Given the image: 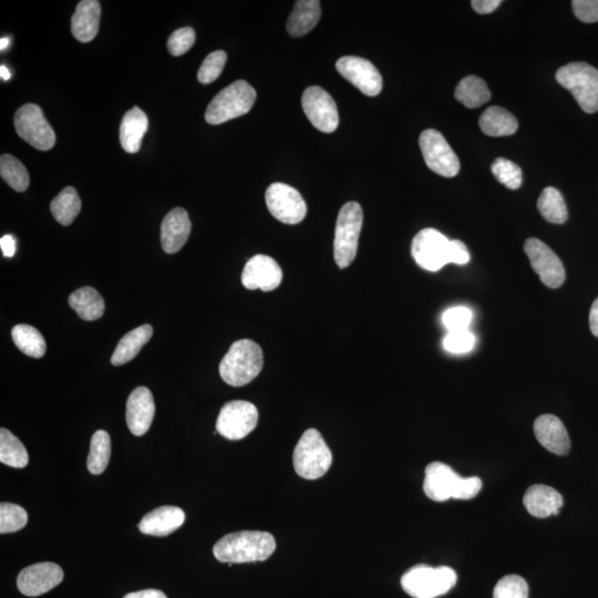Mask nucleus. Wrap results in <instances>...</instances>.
I'll use <instances>...</instances> for the list:
<instances>
[{"mask_svg":"<svg viewBox=\"0 0 598 598\" xmlns=\"http://www.w3.org/2000/svg\"><path fill=\"white\" fill-rule=\"evenodd\" d=\"M571 7L580 21L586 24L598 21V0H574Z\"/></svg>","mask_w":598,"mask_h":598,"instance_id":"obj_44","label":"nucleus"},{"mask_svg":"<svg viewBox=\"0 0 598 598\" xmlns=\"http://www.w3.org/2000/svg\"><path fill=\"white\" fill-rule=\"evenodd\" d=\"M454 97L467 108L476 109L491 99V92L481 78L468 75L456 86Z\"/></svg>","mask_w":598,"mask_h":598,"instance_id":"obj_30","label":"nucleus"},{"mask_svg":"<svg viewBox=\"0 0 598 598\" xmlns=\"http://www.w3.org/2000/svg\"><path fill=\"white\" fill-rule=\"evenodd\" d=\"M0 462L15 469H24L29 462L28 452L22 442L9 430H0Z\"/></svg>","mask_w":598,"mask_h":598,"instance_id":"obj_33","label":"nucleus"},{"mask_svg":"<svg viewBox=\"0 0 598 598\" xmlns=\"http://www.w3.org/2000/svg\"><path fill=\"white\" fill-rule=\"evenodd\" d=\"M259 411L252 403L234 400L225 403L216 420V431L229 440H242L256 428Z\"/></svg>","mask_w":598,"mask_h":598,"instance_id":"obj_9","label":"nucleus"},{"mask_svg":"<svg viewBox=\"0 0 598 598\" xmlns=\"http://www.w3.org/2000/svg\"><path fill=\"white\" fill-rule=\"evenodd\" d=\"M523 503L532 516L545 518L557 516L564 501L560 492L553 487L535 485L527 489Z\"/></svg>","mask_w":598,"mask_h":598,"instance_id":"obj_23","label":"nucleus"},{"mask_svg":"<svg viewBox=\"0 0 598 598\" xmlns=\"http://www.w3.org/2000/svg\"><path fill=\"white\" fill-rule=\"evenodd\" d=\"M0 175L17 192H25L30 183L29 173L19 159L11 154L0 158Z\"/></svg>","mask_w":598,"mask_h":598,"instance_id":"obj_36","label":"nucleus"},{"mask_svg":"<svg viewBox=\"0 0 598 598\" xmlns=\"http://www.w3.org/2000/svg\"><path fill=\"white\" fill-rule=\"evenodd\" d=\"M538 208L540 214L549 223H565L567 216H569L564 198H563L560 190L551 188V186L544 189L542 194L540 195Z\"/></svg>","mask_w":598,"mask_h":598,"instance_id":"obj_34","label":"nucleus"},{"mask_svg":"<svg viewBox=\"0 0 598 598\" xmlns=\"http://www.w3.org/2000/svg\"><path fill=\"white\" fill-rule=\"evenodd\" d=\"M321 2L318 0H299L287 21V31L291 37L299 38L307 35L321 19Z\"/></svg>","mask_w":598,"mask_h":598,"instance_id":"obj_26","label":"nucleus"},{"mask_svg":"<svg viewBox=\"0 0 598 598\" xmlns=\"http://www.w3.org/2000/svg\"><path fill=\"white\" fill-rule=\"evenodd\" d=\"M363 213L361 204L346 203L337 217L334 257L338 268H347L357 255L359 237H361Z\"/></svg>","mask_w":598,"mask_h":598,"instance_id":"obj_8","label":"nucleus"},{"mask_svg":"<svg viewBox=\"0 0 598 598\" xmlns=\"http://www.w3.org/2000/svg\"><path fill=\"white\" fill-rule=\"evenodd\" d=\"M336 69L363 95L376 97L383 90V77L369 60L346 56L336 62Z\"/></svg>","mask_w":598,"mask_h":598,"instance_id":"obj_16","label":"nucleus"},{"mask_svg":"<svg viewBox=\"0 0 598 598\" xmlns=\"http://www.w3.org/2000/svg\"><path fill=\"white\" fill-rule=\"evenodd\" d=\"M153 335V328L150 325H142L136 328L122 337L115 348L111 362L113 366H121L130 362L133 358L139 354L144 346L149 343Z\"/></svg>","mask_w":598,"mask_h":598,"instance_id":"obj_27","label":"nucleus"},{"mask_svg":"<svg viewBox=\"0 0 598 598\" xmlns=\"http://www.w3.org/2000/svg\"><path fill=\"white\" fill-rule=\"evenodd\" d=\"M0 74H2L3 80L11 79V73H9V70L4 66H2V68H0Z\"/></svg>","mask_w":598,"mask_h":598,"instance_id":"obj_50","label":"nucleus"},{"mask_svg":"<svg viewBox=\"0 0 598 598\" xmlns=\"http://www.w3.org/2000/svg\"><path fill=\"white\" fill-rule=\"evenodd\" d=\"M276 548L274 536L268 532L239 531L223 536L213 548L217 561L229 564L263 562Z\"/></svg>","mask_w":598,"mask_h":598,"instance_id":"obj_1","label":"nucleus"},{"mask_svg":"<svg viewBox=\"0 0 598 598\" xmlns=\"http://www.w3.org/2000/svg\"><path fill=\"white\" fill-rule=\"evenodd\" d=\"M476 345V337L471 331H449L443 339V347L451 353H465L471 352Z\"/></svg>","mask_w":598,"mask_h":598,"instance_id":"obj_41","label":"nucleus"},{"mask_svg":"<svg viewBox=\"0 0 598 598\" xmlns=\"http://www.w3.org/2000/svg\"><path fill=\"white\" fill-rule=\"evenodd\" d=\"M101 17L100 3L97 0H82L71 19V31L80 43H90L99 31Z\"/></svg>","mask_w":598,"mask_h":598,"instance_id":"obj_24","label":"nucleus"},{"mask_svg":"<svg viewBox=\"0 0 598 598\" xmlns=\"http://www.w3.org/2000/svg\"><path fill=\"white\" fill-rule=\"evenodd\" d=\"M111 456V439L108 432L97 430L93 433L90 442L87 467L90 473L95 476L104 473L108 467Z\"/></svg>","mask_w":598,"mask_h":598,"instance_id":"obj_35","label":"nucleus"},{"mask_svg":"<svg viewBox=\"0 0 598 598\" xmlns=\"http://www.w3.org/2000/svg\"><path fill=\"white\" fill-rule=\"evenodd\" d=\"M297 474L307 480L325 476L332 463V454L322 434L316 429L306 430L292 455Z\"/></svg>","mask_w":598,"mask_h":598,"instance_id":"obj_5","label":"nucleus"},{"mask_svg":"<svg viewBox=\"0 0 598 598\" xmlns=\"http://www.w3.org/2000/svg\"><path fill=\"white\" fill-rule=\"evenodd\" d=\"M449 260L450 263L456 265H465L469 263L470 252L463 242L458 241V239H452V241H450Z\"/></svg>","mask_w":598,"mask_h":598,"instance_id":"obj_45","label":"nucleus"},{"mask_svg":"<svg viewBox=\"0 0 598 598\" xmlns=\"http://www.w3.org/2000/svg\"><path fill=\"white\" fill-rule=\"evenodd\" d=\"M265 201L270 214L282 223L299 224L307 214L304 198L291 185L270 184L266 190Z\"/></svg>","mask_w":598,"mask_h":598,"instance_id":"obj_13","label":"nucleus"},{"mask_svg":"<svg viewBox=\"0 0 598 598\" xmlns=\"http://www.w3.org/2000/svg\"><path fill=\"white\" fill-rule=\"evenodd\" d=\"M524 252L540 281L549 288H558L565 281V269L558 256L538 238L526 239Z\"/></svg>","mask_w":598,"mask_h":598,"instance_id":"obj_15","label":"nucleus"},{"mask_svg":"<svg viewBox=\"0 0 598 598\" xmlns=\"http://www.w3.org/2000/svg\"><path fill=\"white\" fill-rule=\"evenodd\" d=\"M50 211L58 223L68 226L82 211V199L73 186H66L60 194L52 199Z\"/></svg>","mask_w":598,"mask_h":598,"instance_id":"obj_32","label":"nucleus"},{"mask_svg":"<svg viewBox=\"0 0 598 598\" xmlns=\"http://www.w3.org/2000/svg\"><path fill=\"white\" fill-rule=\"evenodd\" d=\"M589 328H591L592 334L598 337V297L594 301L589 313Z\"/></svg>","mask_w":598,"mask_h":598,"instance_id":"obj_49","label":"nucleus"},{"mask_svg":"<svg viewBox=\"0 0 598 598\" xmlns=\"http://www.w3.org/2000/svg\"><path fill=\"white\" fill-rule=\"evenodd\" d=\"M195 43V33L190 27L175 31L167 40V50L172 56L180 57L188 52Z\"/></svg>","mask_w":598,"mask_h":598,"instance_id":"obj_43","label":"nucleus"},{"mask_svg":"<svg viewBox=\"0 0 598 598\" xmlns=\"http://www.w3.org/2000/svg\"><path fill=\"white\" fill-rule=\"evenodd\" d=\"M493 598H529V585L521 576H504L495 585Z\"/></svg>","mask_w":598,"mask_h":598,"instance_id":"obj_39","label":"nucleus"},{"mask_svg":"<svg viewBox=\"0 0 598 598\" xmlns=\"http://www.w3.org/2000/svg\"><path fill=\"white\" fill-rule=\"evenodd\" d=\"M149 120L146 114L137 106L128 110L120 126V142L128 153L139 152L142 139L148 131Z\"/></svg>","mask_w":598,"mask_h":598,"instance_id":"obj_25","label":"nucleus"},{"mask_svg":"<svg viewBox=\"0 0 598 598\" xmlns=\"http://www.w3.org/2000/svg\"><path fill=\"white\" fill-rule=\"evenodd\" d=\"M15 128L18 136L35 149L48 151L55 146V132L37 105L28 104L18 109Z\"/></svg>","mask_w":598,"mask_h":598,"instance_id":"obj_10","label":"nucleus"},{"mask_svg":"<svg viewBox=\"0 0 598 598\" xmlns=\"http://www.w3.org/2000/svg\"><path fill=\"white\" fill-rule=\"evenodd\" d=\"M304 113L317 130L335 132L339 124L338 109L330 93L314 86L306 89L301 97Z\"/></svg>","mask_w":598,"mask_h":598,"instance_id":"obj_14","label":"nucleus"},{"mask_svg":"<svg viewBox=\"0 0 598 598\" xmlns=\"http://www.w3.org/2000/svg\"><path fill=\"white\" fill-rule=\"evenodd\" d=\"M64 578V571L56 563H38L20 571L17 587L26 596L37 597L57 587Z\"/></svg>","mask_w":598,"mask_h":598,"instance_id":"obj_17","label":"nucleus"},{"mask_svg":"<svg viewBox=\"0 0 598 598\" xmlns=\"http://www.w3.org/2000/svg\"><path fill=\"white\" fill-rule=\"evenodd\" d=\"M264 354L260 346L250 339L237 340L230 346L220 363V375L232 387H243L260 374Z\"/></svg>","mask_w":598,"mask_h":598,"instance_id":"obj_3","label":"nucleus"},{"mask_svg":"<svg viewBox=\"0 0 598 598\" xmlns=\"http://www.w3.org/2000/svg\"><path fill=\"white\" fill-rule=\"evenodd\" d=\"M419 144L430 170L445 177H454L460 171V161L445 136L434 128L421 133Z\"/></svg>","mask_w":598,"mask_h":598,"instance_id":"obj_12","label":"nucleus"},{"mask_svg":"<svg viewBox=\"0 0 598 598\" xmlns=\"http://www.w3.org/2000/svg\"><path fill=\"white\" fill-rule=\"evenodd\" d=\"M190 220L184 208L176 207L164 217L161 225V244L167 254H175L183 248L190 237Z\"/></svg>","mask_w":598,"mask_h":598,"instance_id":"obj_21","label":"nucleus"},{"mask_svg":"<svg viewBox=\"0 0 598 598\" xmlns=\"http://www.w3.org/2000/svg\"><path fill=\"white\" fill-rule=\"evenodd\" d=\"M8 43L9 40L7 38H3L2 42H0V49H2V50H4V49H6L8 46Z\"/></svg>","mask_w":598,"mask_h":598,"instance_id":"obj_51","label":"nucleus"},{"mask_svg":"<svg viewBox=\"0 0 598 598\" xmlns=\"http://www.w3.org/2000/svg\"><path fill=\"white\" fill-rule=\"evenodd\" d=\"M449 248L450 239L434 229L420 230L411 244L415 263L429 272H438L450 264Z\"/></svg>","mask_w":598,"mask_h":598,"instance_id":"obj_11","label":"nucleus"},{"mask_svg":"<svg viewBox=\"0 0 598 598\" xmlns=\"http://www.w3.org/2000/svg\"><path fill=\"white\" fill-rule=\"evenodd\" d=\"M155 415V403L152 392L146 387H137L127 401V424L136 437L149 431Z\"/></svg>","mask_w":598,"mask_h":598,"instance_id":"obj_19","label":"nucleus"},{"mask_svg":"<svg viewBox=\"0 0 598 598\" xmlns=\"http://www.w3.org/2000/svg\"><path fill=\"white\" fill-rule=\"evenodd\" d=\"M491 171L495 179L509 190H517L522 185L523 176L520 167L508 159H496L492 164Z\"/></svg>","mask_w":598,"mask_h":598,"instance_id":"obj_38","label":"nucleus"},{"mask_svg":"<svg viewBox=\"0 0 598 598\" xmlns=\"http://www.w3.org/2000/svg\"><path fill=\"white\" fill-rule=\"evenodd\" d=\"M502 4L501 0H472L471 6L474 12L485 15L495 11Z\"/></svg>","mask_w":598,"mask_h":598,"instance_id":"obj_46","label":"nucleus"},{"mask_svg":"<svg viewBox=\"0 0 598 598\" xmlns=\"http://www.w3.org/2000/svg\"><path fill=\"white\" fill-rule=\"evenodd\" d=\"M226 60H228V56L224 51L219 50L210 53L204 59L202 66H199L198 82L203 84L214 82L223 71Z\"/></svg>","mask_w":598,"mask_h":598,"instance_id":"obj_40","label":"nucleus"},{"mask_svg":"<svg viewBox=\"0 0 598 598\" xmlns=\"http://www.w3.org/2000/svg\"><path fill=\"white\" fill-rule=\"evenodd\" d=\"M456 580L458 575L451 567L416 565L402 575L401 586L414 598H437L454 588Z\"/></svg>","mask_w":598,"mask_h":598,"instance_id":"obj_4","label":"nucleus"},{"mask_svg":"<svg viewBox=\"0 0 598 598\" xmlns=\"http://www.w3.org/2000/svg\"><path fill=\"white\" fill-rule=\"evenodd\" d=\"M256 100L254 88L244 80H238L217 93L208 105L206 120L217 126L250 113Z\"/></svg>","mask_w":598,"mask_h":598,"instance_id":"obj_6","label":"nucleus"},{"mask_svg":"<svg viewBox=\"0 0 598 598\" xmlns=\"http://www.w3.org/2000/svg\"><path fill=\"white\" fill-rule=\"evenodd\" d=\"M481 489L480 478H461L445 463L432 462L425 469L423 491L429 499L436 502H445L449 499H473Z\"/></svg>","mask_w":598,"mask_h":598,"instance_id":"obj_2","label":"nucleus"},{"mask_svg":"<svg viewBox=\"0 0 598 598\" xmlns=\"http://www.w3.org/2000/svg\"><path fill=\"white\" fill-rule=\"evenodd\" d=\"M534 433L545 449L557 455H566L571 449L569 433L557 416L543 415L534 423Z\"/></svg>","mask_w":598,"mask_h":598,"instance_id":"obj_20","label":"nucleus"},{"mask_svg":"<svg viewBox=\"0 0 598 598\" xmlns=\"http://www.w3.org/2000/svg\"><path fill=\"white\" fill-rule=\"evenodd\" d=\"M481 130L489 136H509L517 131L518 123L516 117L501 106H490L478 120Z\"/></svg>","mask_w":598,"mask_h":598,"instance_id":"obj_28","label":"nucleus"},{"mask_svg":"<svg viewBox=\"0 0 598 598\" xmlns=\"http://www.w3.org/2000/svg\"><path fill=\"white\" fill-rule=\"evenodd\" d=\"M70 307L75 310L83 321L92 322L104 316L105 300L95 288L82 287L69 297Z\"/></svg>","mask_w":598,"mask_h":598,"instance_id":"obj_29","label":"nucleus"},{"mask_svg":"<svg viewBox=\"0 0 598 598\" xmlns=\"http://www.w3.org/2000/svg\"><path fill=\"white\" fill-rule=\"evenodd\" d=\"M283 270L272 257L256 255L247 261L242 273L243 286L250 291H272L281 285Z\"/></svg>","mask_w":598,"mask_h":598,"instance_id":"obj_18","label":"nucleus"},{"mask_svg":"<svg viewBox=\"0 0 598 598\" xmlns=\"http://www.w3.org/2000/svg\"><path fill=\"white\" fill-rule=\"evenodd\" d=\"M12 337L17 348L27 356L39 359L46 353V341L42 332L33 326L19 323L12 328Z\"/></svg>","mask_w":598,"mask_h":598,"instance_id":"obj_31","label":"nucleus"},{"mask_svg":"<svg viewBox=\"0 0 598 598\" xmlns=\"http://www.w3.org/2000/svg\"><path fill=\"white\" fill-rule=\"evenodd\" d=\"M28 514L24 508L12 503L0 504V533L8 534L24 529Z\"/></svg>","mask_w":598,"mask_h":598,"instance_id":"obj_37","label":"nucleus"},{"mask_svg":"<svg viewBox=\"0 0 598 598\" xmlns=\"http://www.w3.org/2000/svg\"><path fill=\"white\" fill-rule=\"evenodd\" d=\"M0 247L4 252V257L11 259L16 252V241L12 235H4V237L0 239Z\"/></svg>","mask_w":598,"mask_h":598,"instance_id":"obj_47","label":"nucleus"},{"mask_svg":"<svg viewBox=\"0 0 598 598\" xmlns=\"http://www.w3.org/2000/svg\"><path fill=\"white\" fill-rule=\"evenodd\" d=\"M184 521L183 509L173 505H164L146 514L140 522L139 530L141 533L163 538L179 529Z\"/></svg>","mask_w":598,"mask_h":598,"instance_id":"obj_22","label":"nucleus"},{"mask_svg":"<svg viewBox=\"0 0 598 598\" xmlns=\"http://www.w3.org/2000/svg\"><path fill=\"white\" fill-rule=\"evenodd\" d=\"M556 82L567 89L586 113L598 111V70L586 62H573L561 66Z\"/></svg>","mask_w":598,"mask_h":598,"instance_id":"obj_7","label":"nucleus"},{"mask_svg":"<svg viewBox=\"0 0 598 598\" xmlns=\"http://www.w3.org/2000/svg\"><path fill=\"white\" fill-rule=\"evenodd\" d=\"M472 316L471 310L463 306H456L442 315V322L449 331L468 330Z\"/></svg>","mask_w":598,"mask_h":598,"instance_id":"obj_42","label":"nucleus"},{"mask_svg":"<svg viewBox=\"0 0 598 598\" xmlns=\"http://www.w3.org/2000/svg\"><path fill=\"white\" fill-rule=\"evenodd\" d=\"M123 598H167L166 594L159 589H144V591L127 594Z\"/></svg>","mask_w":598,"mask_h":598,"instance_id":"obj_48","label":"nucleus"}]
</instances>
